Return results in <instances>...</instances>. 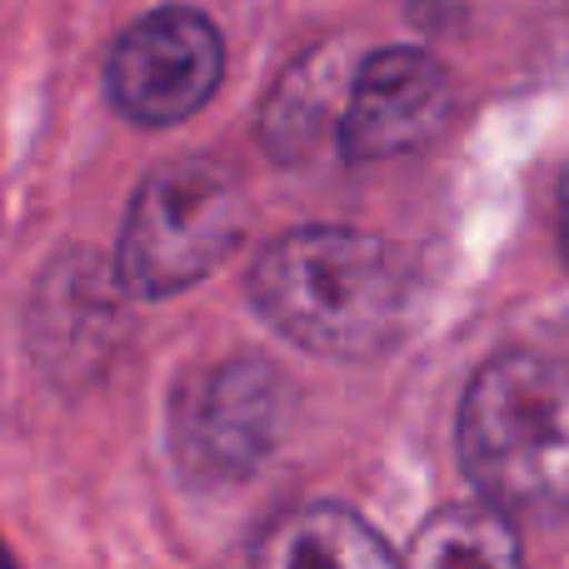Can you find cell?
I'll use <instances>...</instances> for the list:
<instances>
[{"label":"cell","mask_w":569,"mask_h":569,"mask_svg":"<svg viewBox=\"0 0 569 569\" xmlns=\"http://www.w3.org/2000/svg\"><path fill=\"white\" fill-rule=\"evenodd\" d=\"M450 120V76L425 50H375L355 66L340 150L350 160H390L430 146Z\"/></svg>","instance_id":"cell-6"},{"label":"cell","mask_w":569,"mask_h":569,"mask_svg":"<svg viewBox=\"0 0 569 569\" xmlns=\"http://www.w3.org/2000/svg\"><path fill=\"white\" fill-rule=\"evenodd\" d=\"M220 76V30L196 10H156L116 40L106 60V96L140 126H176L216 96Z\"/></svg>","instance_id":"cell-4"},{"label":"cell","mask_w":569,"mask_h":569,"mask_svg":"<svg viewBox=\"0 0 569 569\" xmlns=\"http://www.w3.org/2000/svg\"><path fill=\"white\" fill-rule=\"evenodd\" d=\"M246 230V190L220 160H176L136 190L116 246V280L160 300L206 280Z\"/></svg>","instance_id":"cell-3"},{"label":"cell","mask_w":569,"mask_h":569,"mask_svg":"<svg viewBox=\"0 0 569 569\" xmlns=\"http://www.w3.org/2000/svg\"><path fill=\"white\" fill-rule=\"evenodd\" d=\"M400 569H520V535L490 505H450L420 525Z\"/></svg>","instance_id":"cell-8"},{"label":"cell","mask_w":569,"mask_h":569,"mask_svg":"<svg viewBox=\"0 0 569 569\" xmlns=\"http://www.w3.org/2000/svg\"><path fill=\"white\" fill-rule=\"evenodd\" d=\"M250 569H400V560L345 505H295L260 530Z\"/></svg>","instance_id":"cell-7"},{"label":"cell","mask_w":569,"mask_h":569,"mask_svg":"<svg viewBox=\"0 0 569 569\" xmlns=\"http://www.w3.org/2000/svg\"><path fill=\"white\" fill-rule=\"evenodd\" d=\"M280 430V385L266 365L206 370L176 405V455L196 480L250 475Z\"/></svg>","instance_id":"cell-5"},{"label":"cell","mask_w":569,"mask_h":569,"mask_svg":"<svg viewBox=\"0 0 569 569\" xmlns=\"http://www.w3.org/2000/svg\"><path fill=\"white\" fill-rule=\"evenodd\" d=\"M460 465L485 505L525 520L569 515V360L505 350L460 405Z\"/></svg>","instance_id":"cell-2"},{"label":"cell","mask_w":569,"mask_h":569,"mask_svg":"<svg viewBox=\"0 0 569 569\" xmlns=\"http://www.w3.org/2000/svg\"><path fill=\"white\" fill-rule=\"evenodd\" d=\"M250 300L284 340L315 355L365 360L405 335L420 300V266L385 236L310 226L256 260Z\"/></svg>","instance_id":"cell-1"}]
</instances>
